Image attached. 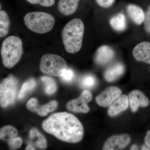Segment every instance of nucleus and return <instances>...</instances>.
<instances>
[{"label":"nucleus","instance_id":"nucleus-1","mask_svg":"<svg viewBox=\"0 0 150 150\" xmlns=\"http://www.w3.org/2000/svg\"><path fill=\"white\" fill-rule=\"evenodd\" d=\"M43 129L61 141L77 143L83 138L84 128L76 117L67 112H59L50 115L43 121Z\"/></svg>","mask_w":150,"mask_h":150},{"label":"nucleus","instance_id":"nucleus-2","mask_svg":"<svg viewBox=\"0 0 150 150\" xmlns=\"http://www.w3.org/2000/svg\"><path fill=\"white\" fill-rule=\"evenodd\" d=\"M84 25L79 18H74L68 23L62 30V41L65 50L70 54L79 52L82 46Z\"/></svg>","mask_w":150,"mask_h":150},{"label":"nucleus","instance_id":"nucleus-3","mask_svg":"<svg viewBox=\"0 0 150 150\" xmlns=\"http://www.w3.org/2000/svg\"><path fill=\"white\" fill-rule=\"evenodd\" d=\"M23 42L16 36H9L3 41L1 48V56L3 65L11 69L15 66L23 54Z\"/></svg>","mask_w":150,"mask_h":150},{"label":"nucleus","instance_id":"nucleus-4","mask_svg":"<svg viewBox=\"0 0 150 150\" xmlns=\"http://www.w3.org/2000/svg\"><path fill=\"white\" fill-rule=\"evenodd\" d=\"M25 26L32 32L44 34L50 32L55 24V18L51 14L41 11L28 13L25 16Z\"/></svg>","mask_w":150,"mask_h":150},{"label":"nucleus","instance_id":"nucleus-5","mask_svg":"<svg viewBox=\"0 0 150 150\" xmlns=\"http://www.w3.org/2000/svg\"><path fill=\"white\" fill-rule=\"evenodd\" d=\"M39 68L40 71L45 74L61 77L67 69V64L61 56L48 54L41 57Z\"/></svg>","mask_w":150,"mask_h":150},{"label":"nucleus","instance_id":"nucleus-6","mask_svg":"<svg viewBox=\"0 0 150 150\" xmlns=\"http://www.w3.org/2000/svg\"><path fill=\"white\" fill-rule=\"evenodd\" d=\"M18 88V81L13 75H9L0 85V104L5 108L14 103Z\"/></svg>","mask_w":150,"mask_h":150},{"label":"nucleus","instance_id":"nucleus-7","mask_svg":"<svg viewBox=\"0 0 150 150\" xmlns=\"http://www.w3.org/2000/svg\"><path fill=\"white\" fill-rule=\"evenodd\" d=\"M92 98L91 93L88 90H85L77 98L67 103V108L71 112L88 113L90 111L88 103L91 101Z\"/></svg>","mask_w":150,"mask_h":150},{"label":"nucleus","instance_id":"nucleus-8","mask_svg":"<svg viewBox=\"0 0 150 150\" xmlns=\"http://www.w3.org/2000/svg\"><path fill=\"white\" fill-rule=\"evenodd\" d=\"M122 95V91L116 86H110L104 89L96 98V101L101 107H109Z\"/></svg>","mask_w":150,"mask_h":150},{"label":"nucleus","instance_id":"nucleus-9","mask_svg":"<svg viewBox=\"0 0 150 150\" xmlns=\"http://www.w3.org/2000/svg\"><path fill=\"white\" fill-rule=\"evenodd\" d=\"M131 137L127 134L113 135L105 142L103 146L104 150H122L130 144Z\"/></svg>","mask_w":150,"mask_h":150},{"label":"nucleus","instance_id":"nucleus-10","mask_svg":"<svg viewBox=\"0 0 150 150\" xmlns=\"http://www.w3.org/2000/svg\"><path fill=\"white\" fill-rule=\"evenodd\" d=\"M58 102L56 100H53L43 105H39L36 98H32L28 100L26 107L30 111L36 112L41 116H45L49 112L56 110L58 107Z\"/></svg>","mask_w":150,"mask_h":150},{"label":"nucleus","instance_id":"nucleus-11","mask_svg":"<svg viewBox=\"0 0 150 150\" xmlns=\"http://www.w3.org/2000/svg\"><path fill=\"white\" fill-rule=\"evenodd\" d=\"M128 97L132 112H137L140 107H146L149 105L150 100L148 98L142 91L138 90L131 91Z\"/></svg>","mask_w":150,"mask_h":150},{"label":"nucleus","instance_id":"nucleus-12","mask_svg":"<svg viewBox=\"0 0 150 150\" xmlns=\"http://www.w3.org/2000/svg\"><path fill=\"white\" fill-rule=\"evenodd\" d=\"M133 57L137 62L150 64V43L143 41L134 47L132 52Z\"/></svg>","mask_w":150,"mask_h":150},{"label":"nucleus","instance_id":"nucleus-13","mask_svg":"<svg viewBox=\"0 0 150 150\" xmlns=\"http://www.w3.org/2000/svg\"><path fill=\"white\" fill-rule=\"evenodd\" d=\"M115 53L110 46L103 45L98 48L95 56V62L97 64L103 66L114 59Z\"/></svg>","mask_w":150,"mask_h":150},{"label":"nucleus","instance_id":"nucleus-14","mask_svg":"<svg viewBox=\"0 0 150 150\" xmlns=\"http://www.w3.org/2000/svg\"><path fill=\"white\" fill-rule=\"evenodd\" d=\"M129 104V97L126 95H121L109 106L108 114L111 117L116 116L127 110Z\"/></svg>","mask_w":150,"mask_h":150},{"label":"nucleus","instance_id":"nucleus-15","mask_svg":"<svg viewBox=\"0 0 150 150\" xmlns=\"http://www.w3.org/2000/svg\"><path fill=\"white\" fill-rule=\"evenodd\" d=\"M125 72L124 65L118 62L108 67L104 72L103 76L105 80L108 82H113L121 77Z\"/></svg>","mask_w":150,"mask_h":150},{"label":"nucleus","instance_id":"nucleus-16","mask_svg":"<svg viewBox=\"0 0 150 150\" xmlns=\"http://www.w3.org/2000/svg\"><path fill=\"white\" fill-rule=\"evenodd\" d=\"M126 9L129 17L134 23L141 25L144 22L145 13L142 8L134 4H129Z\"/></svg>","mask_w":150,"mask_h":150},{"label":"nucleus","instance_id":"nucleus-17","mask_svg":"<svg viewBox=\"0 0 150 150\" xmlns=\"http://www.w3.org/2000/svg\"><path fill=\"white\" fill-rule=\"evenodd\" d=\"M80 0H59L58 9L65 16L73 14L77 9Z\"/></svg>","mask_w":150,"mask_h":150},{"label":"nucleus","instance_id":"nucleus-18","mask_svg":"<svg viewBox=\"0 0 150 150\" xmlns=\"http://www.w3.org/2000/svg\"><path fill=\"white\" fill-rule=\"evenodd\" d=\"M29 135L30 141V144L40 149H46L47 142L46 138L37 129H31L30 131Z\"/></svg>","mask_w":150,"mask_h":150},{"label":"nucleus","instance_id":"nucleus-19","mask_svg":"<svg viewBox=\"0 0 150 150\" xmlns=\"http://www.w3.org/2000/svg\"><path fill=\"white\" fill-rule=\"evenodd\" d=\"M109 23L110 26L115 31L122 32L127 28V21L125 15L119 13L113 16L110 19Z\"/></svg>","mask_w":150,"mask_h":150},{"label":"nucleus","instance_id":"nucleus-20","mask_svg":"<svg viewBox=\"0 0 150 150\" xmlns=\"http://www.w3.org/2000/svg\"><path fill=\"white\" fill-rule=\"evenodd\" d=\"M10 20L7 13L5 11H0V37H5L9 31Z\"/></svg>","mask_w":150,"mask_h":150},{"label":"nucleus","instance_id":"nucleus-21","mask_svg":"<svg viewBox=\"0 0 150 150\" xmlns=\"http://www.w3.org/2000/svg\"><path fill=\"white\" fill-rule=\"evenodd\" d=\"M18 132L13 126L7 125L4 126L0 130V138L8 143L10 140L17 137Z\"/></svg>","mask_w":150,"mask_h":150},{"label":"nucleus","instance_id":"nucleus-22","mask_svg":"<svg viewBox=\"0 0 150 150\" xmlns=\"http://www.w3.org/2000/svg\"><path fill=\"white\" fill-rule=\"evenodd\" d=\"M40 79L45 86L44 91L46 94L51 95L56 92L57 86L53 78L48 76H43L41 77Z\"/></svg>","mask_w":150,"mask_h":150},{"label":"nucleus","instance_id":"nucleus-23","mask_svg":"<svg viewBox=\"0 0 150 150\" xmlns=\"http://www.w3.org/2000/svg\"><path fill=\"white\" fill-rule=\"evenodd\" d=\"M36 82L33 79H30L26 81L22 86L18 93L19 99H23L28 92L35 88L36 86Z\"/></svg>","mask_w":150,"mask_h":150},{"label":"nucleus","instance_id":"nucleus-24","mask_svg":"<svg viewBox=\"0 0 150 150\" xmlns=\"http://www.w3.org/2000/svg\"><path fill=\"white\" fill-rule=\"evenodd\" d=\"M96 79L91 75H88L84 78L82 82V85L84 87L91 88L95 86Z\"/></svg>","mask_w":150,"mask_h":150},{"label":"nucleus","instance_id":"nucleus-25","mask_svg":"<svg viewBox=\"0 0 150 150\" xmlns=\"http://www.w3.org/2000/svg\"><path fill=\"white\" fill-rule=\"evenodd\" d=\"M32 4H39L43 7H50L54 5L55 0H26Z\"/></svg>","mask_w":150,"mask_h":150},{"label":"nucleus","instance_id":"nucleus-26","mask_svg":"<svg viewBox=\"0 0 150 150\" xmlns=\"http://www.w3.org/2000/svg\"><path fill=\"white\" fill-rule=\"evenodd\" d=\"M23 143V140L21 137H16L10 140L8 143L11 150H15L21 146Z\"/></svg>","mask_w":150,"mask_h":150},{"label":"nucleus","instance_id":"nucleus-27","mask_svg":"<svg viewBox=\"0 0 150 150\" xmlns=\"http://www.w3.org/2000/svg\"><path fill=\"white\" fill-rule=\"evenodd\" d=\"M144 23L145 30L147 33L150 34V5L148 7L147 11L145 14V18Z\"/></svg>","mask_w":150,"mask_h":150},{"label":"nucleus","instance_id":"nucleus-28","mask_svg":"<svg viewBox=\"0 0 150 150\" xmlns=\"http://www.w3.org/2000/svg\"><path fill=\"white\" fill-rule=\"evenodd\" d=\"M98 6L103 8H107L113 5L115 0H95Z\"/></svg>","mask_w":150,"mask_h":150},{"label":"nucleus","instance_id":"nucleus-29","mask_svg":"<svg viewBox=\"0 0 150 150\" xmlns=\"http://www.w3.org/2000/svg\"><path fill=\"white\" fill-rule=\"evenodd\" d=\"M73 71L71 69H68L64 72L61 77L62 79L65 81L69 82L71 81L74 77Z\"/></svg>","mask_w":150,"mask_h":150},{"label":"nucleus","instance_id":"nucleus-30","mask_svg":"<svg viewBox=\"0 0 150 150\" xmlns=\"http://www.w3.org/2000/svg\"><path fill=\"white\" fill-rule=\"evenodd\" d=\"M145 144L150 149V130L147 131L144 138Z\"/></svg>","mask_w":150,"mask_h":150},{"label":"nucleus","instance_id":"nucleus-31","mask_svg":"<svg viewBox=\"0 0 150 150\" xmlns=\"http://www.w3.org/2000/svg\"><path fill=\"white\" fill-rule=\"evenodd\" d=\"M36 149H35V148L34 147V146L33 145L31 144H30V143H28V145L27 147H26V149H25V150H35Z\"/></svg>","mask_w":150,"mask_h":150},{"label":"nucleus","instance_id":"nucleus-32","mask_svg":"<svg viewBox=\"0 0 150 150\" xmlns=\"http://www.w3.org/2000/svg\"><path fill=\"white\" fill-rule=\"evenodd\" d=\"M142 150H150V149L146 144L143 145L142 147Z\"/></svg>","mask_w":150,"mask_h":150},{"label":"nucleus","instance_id":"nucleus-33","mask_svg":"<svg viewBox=\"0 0 150 150\" xmlns=\"http://www.w3.org/2000/svg\"><path fill=\"white\" fill-rule=\"evenodd\" d=\"M138 150V147L137 145H134L131 147V150Z\"/></svg>","mask_w":150,"mask_h":150}]
</instances>
